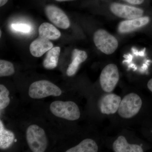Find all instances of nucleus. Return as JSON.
Segmentation results:
<instances>
[{"instance_id":"obj_1","label":"nucleus","mask_w":152,"mask_h":152,"mask_svg":"<svg viewBox=\"0 0 152 152\" xmlns=\"http://www.w3.org/2000/svg\"><path fill=\"white\" fill-rule=\"evenodd\" d=\"M26 138L30 149L33 152H44L47 150L48 141L43 129L38 125L28 127L26 131Z\"/></svg>"},{"instance_id":"obj_2","label":"nucleus","mask_w":152,"mask_h":152,"mask_svg":"<svg viewBox=\"0 0 152 152\" xmlns=\"http://www.w3.org/2000/svg\"><path fill=\"white\" fill-rule=\"evenodd\" d=\"M50 109L56 116L68 121H76L80 116L78 106L72 101H55L51 104Z\"/></svg>"},{"instance_id":"obj_3","label":"nucleus","mask_w":152,"mask_h":152,"mask_svg":"<svg viewBox=\"0 0 152 152\" xmlns=\"http://www.w3.org/2000/svg\"><path fill=\"white\" fill-rule=\"evenodd\" d=\"M61 94V90L58 87L46 80L34 82L29 88V96L34 99H43L51 96H59Z\"/></svg>"},{"instance_id":"obj_4","label":"nucleus","mask_w":152,"mask_h":152,"mask_svg":"<svg viewBox=\"0 0 152 152\" xmlns=\"http://www.w3.org/2000/svg\"><path fill=\"white\" fill-rule=\"evenodd\" d=\"M142 99L135 93H130L123 98L118 110L119 115L124 118H133L138 113L142 107Z\"/></svg>"},{"instance_id":"obj_5","label":"nucleus","mask_w":152,"mask_h":152,"mask_svg":"<svg viewBox=\"0 0 152 152\" xmlns=\"http://www.w3.org/2000/svg\"><path fill=\"white\" fill-rule=\"evenodd\" d=\"M94 41L98 49L106 55L113 54L115 51L118 45L116 38L102 29L95 32Z\"/></svg>"},{"instance_id":"obj_6","label":"nucleus","mask_w":152,"mask_h":152,"mask_svg":"<svg viewBox=\"0 0 152 152\" xmlns=\"http://www.w3.org/2000/svg\"><path fill=\"white\" fill-rule=\"evenodd\" d=\"M118 67L115 64H109L103 69L100 76L101 87L106 93H110L115 89L119 80Z\"/></svg>"},{"instance_id":"obj_7","label":"nucleus","mask_w":152,"mask_h":152,"mask_svg":"<svg viewBox=\"0 0 152 152\" xmlns=\"http://www.w3.org/2000/svg\"><path fill=\"white\" fill-rule=\"evenodd\" d=\"M47 18L55 26L63 29L69 27V20L64 12L56 6L49 5L45 8Z\"/></svg>"},{"instance_id":"obj_8","label":"nucleus","mask_w":152,"mask_h":152,"mask_svg":"<svg viewBox=\"0 0 152 152\" xmlns=\"http://www.w3.org/2000/svg\"><path fill=\"white\" fill-rule=\"evenodd\" d=\"M110 9L115 15L127 20L141 17L144 13L142 9L118 3H112Z\"/></svg>"},{"instance_id":"obj_9","label":"nucleus","mask_w":152,"mask_h":152,"mask_svg":"<svg viewBox=\"0 0 152 152\" xmlns=\"http://www.w3.org/2000/svg\"><path fill=\"white\" fill-rule=\"evenodd\" d=\"M121 99L115 94H108L101 99L99 107L101 113L106 115L115 113L119 107Z\"/></svg>"},{"instance_id":"obj_10","label":"nucleus","mask_w":152,"mask_h":152,"mask_svg":"<svg viewBox=\"0 0 152 152\" xmlns=\"http://www.w3.org/2000/svg\"><path fill=\"white\" fill-rule=\"evenodd\" d=\"M149 21L150 18L147 16L126 20L120 23L118 31L121 34L132 32L146 26Z\"/></svg>"},{"instance_id":"obj_11","label":"nucleus","mask_w":152,"mask_h":152,"mask_svg":"<svg viewBox=\"0 0 152 152\" xmlns=\"http://www.w3.org/2000/svg\"><path fill=\"white\" fill-rule=\"evenodd\" d=\"M53 47L50 40L39 37L32 42L29 50L31 54L35 57H40Z\"/></svg>"},{"instance_id":"obj_12","label":"nucleus","mask_w":152,"mask_h":152,"mask_svg":"<svg viewBox=\"0 0 152 152\" xmlns=\"http://www.w3.org/2000/svg\"><path fill=\"white\" fill-rule=\"evenodd\" d=\"M88 58L86 52L75 49L72 53V61L67 69L66 75L69 77L74 76L78 69L80 65Z\"/></svg>"},{"instance_id":"obj_13","label":"nucleus","mask_w":152,"mask_h":152,"mask_svg":"<svg viewBox=\"0 0 152 152\" xmlns=\"http://www.w3.org/2000/svg\"><path fill=\"white\" fill-rule=\"evenodd\" d=\"M113 150L115 152H143L142 147L136 144H129L124 136H119L114 142Z\"/></svg>"},{"instance_id":"obj_14","label":"nucleus","mask_w":152,"mask_h":152,"mask_svg":"<svg viewBox=\"0 0 152 152\" xmlns=\"http://www.w3.org/2000/svg\"><path fill=\"white\" fill-rule=\"evenodd\" d=\"M39 36L49 40H56L61 37V33L53 25L44 23L39 28Z\"/></svg>"},{"instance_id":"obj_15","label":"nucleus","mask_w":152,"mask_h":152,"mask_svg":"<svg viewBox=\"0 0 152 152\" xmlns=\"http://www.w3.org/2000/svg\"><path fill=\"white\" fill-rule=\"evenodd\" d=\"M60 53L61 48L59 47L53 48L48 51L43 62L44 67L47 69H53L56 67Z\"/></svg>"},{"instance_id":"obj_16","label":"nucleus","mask_w":152,"mask_h":152,"mask_svg":"<svg viewBox=\"0 0 152 152\" xmlns=\"http://www.w3.org/2000/svg\"><path fill=\"white\" fill-rule=\"evenodd\" d=\"M99 148L96 143L92 139H86L76 146L66 151V152H97Z\"/></svg>"},{"instance_id":"obj_17","label":"nucleus","mask_w":152,"mask_h":152,"mask_svg":"<svg viewBox=\"0 0 152 152\" xmlns=\"http://www.w3.org/2000/svg\"><path fill=\"white\" fill-rule=\"evenodd\" d=\"M15 139V135L12 132L6 129L4 127L1 120L0 121V148L5 150L12 145Z\"/></svg>"},{"instance_id":"obj_18","label":"nucleus","mask_w":152,"mask_h":152,"mask_svg":"<svg viewBox=\"0 0 152 152\" xmlns=\"http://www.w3.org/2000/svg\"><path fill=\"white\" fill-rule=\"evenodd\" d=\"M15 73V67L12 63L6 60H0V77L11 76Z\"/></svg>"},{"instance_id":"obj_19","label":"nucleus","mask_w":152,"mask_h":152,"mask_svg":"<svg viewBox=\"0 0 152 152\" xmlns=\"http://www.w3.org/2000/svg\"><path fill=\"white\" fill-rule=\"evenodd\" d=\"M10 92L4 85H0V110L5 108L10 103Z\"/></svg>"},{"instance_id":"obj_20","label":"nucleus","mask_w":152,"mask_h":152,"mask_svg":"<svg viewBox=\"0 0 152 152\" xmlns=\"http://www.w3.org/2000/svg\"><path fill=\"white\" fill-rule=\"evenodd\" d=\"M11 27L14 31L25 33L29 32L31 29L30 26L24 24H12Z\"/></svg>"},{"instance_id":"obj_21","label":"nucleus","mask_w":152,"mask_h":152,"mask_svg":"<svg viewBox=\"0 0 152 152\" xmlns=\"http://www.w3.org/2000/svg\"><path fill=\"white\" fill-rule=\"evenodd\" d=\"M132 5H140L143 4L145 0H124Z\"/></svg>"},{"instance_id":"obj_22","label":"nucleus","mask_w":152,"mask_h":152,"mask_svg":"<svg viewBox=\"0 0 152 152\" xmlns=\"http://www.w3.org/2000/svg\"><path fill=\"white\" fill-rule=\"evenodd\" d=\"M148 88L152 92V78L149 80L147 84Z\"/></svg>"},{"instance_id":"obj_23","label":"nucleus","mask_w":152,"mask_h":152,"mask_svg":"<svg viewBox=\"0 0 152 152\" xmlns=\"http://www.w3.org/2000/svg\"><path fill=\"white\" fill-rule=\"evenodd\" d=\"M8 0H0V7H1L4 5L7 2Z\"/></svg>"},{"instance_id":"obj_24","label":"nucleus","mask_w":152,"mask_h":152,"mask_svg":"<svg viewBox=\"0 0 152 152\" xmlns=\"http://www.w3.org/2000/svg\"><path fill=\"white\" fill-rule=\"evenodd\" d=\"M56 1L59 2H64L68 1H74V0H56Z\"/></svg>"},{"instance_id":"obj_25","label":"nucleus","mask_w":152,"mask_h":152,"mask_svg":"<svg viewBox=\"0 0 152 152\" xmlns=\"http://www.w3.org/2000/svg\"><path fill=\"white\" fill-rule=\"evenodd\" d=\"M1 31H0V37H1Z\"/></svg>"}]
</instances>
